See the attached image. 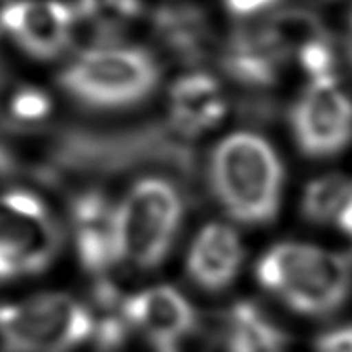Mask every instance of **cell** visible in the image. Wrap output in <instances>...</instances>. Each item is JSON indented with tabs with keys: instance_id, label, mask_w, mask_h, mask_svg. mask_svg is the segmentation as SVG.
<instances>
[{
	"instance_id": "6da1fadb",
	"label": "cell",
	"mask_w": 352,
	"mask_h": 352,
	"mask_svg": "<svg viewBox=\"0 0 352 352\" xmlns=\"http://www.w3.org/2000/svg\"><path fill=\"white\" fill-rule=\"evenodd\" d=\"M210 184L235 220L265 223L280 203L283 165L265 138L239 131L223 138L210 155Z\"/></svg>"
},
{
	"instance_id": "7a4b0ae2",
	"label": "cell",
	"mask_w": 352,
	"mask_h": 352,
	"mask_svg": "<svg viewBox=\"0 0 352 352\" xmlns=\"http://www.w3.org/2000/svg\"><path fill=\"white\" fill-rule=\"evenodd\" d=\"M256 276L265 290L311 316L333 313L352 286L351 265L343 256L298 243L273 246L258 263Z\"/></svg>"
},
{
	"instance_id": "3957f363",
	"label": "cell",
	"mask_w": 352,
	"mask_h": 352,
	"mask_svg": "<svg viewBox=\"0 0 352 352\" xmlns=\"http://www.w3.org/2000/svg\"><path fill=\"white\" fill-rule=\"evenodd\" d=\"M160 69L144 50L91 46L74 55L61 72V85L78 102L91 108H127L150 97Z\"/></svg>"
},
{
	"instance_id": "277c9868",
	"label": "cell",
	"mask_w": 352,
	"mask_h": 352,
	"mask_svg": "<svg viewBox=\"0 0 352 352\" xmlns=\"http://www.w3.org/2000/svg\"><path fill=\"white\" fill-rule=\"evenodd\" d=\"M182 220V197L163 178H144L116 207L118 256L137 269L165 260Z\"/></svg>"
},
{
	"instance_id": "5b68a950",
	"label": "cell",
	"mask_w": 352,
	"mask_h": 352,
	"mask_svg": "<svg viewBox=\"0 0 352 352\" xmlns=\"http://www.w3.org/2000/svg\"><path fill=\"white\" fill-rule=\"evenodd\" d=\"M89 307L69 294H40L0 307V339L6 352H69L93 337Z\"/></svg>"
},
{
	"instance_id": "8992f818",
	"label": "cell",
	"mask_w": 352,
	"mask_h": 352,
	"mask_svg": "<svg viewBox=\"0 0 352 352\" xmlns=\"http://www.w3.org/2000/svg\"><path fill=\"white\" fill-rule=\"evenodd\" d=\"M61 245L59 222L42 197L29 190L0 193V280L38 275Z\"/></svg>"
},
{
	"instance_id": "52a82bcc",
	"label": "cell",
	"mask_w": 352,
	"mask_h": 352,
	"mask_svg": "<svg viewBox=\"0 0 352 352\" xmlns=\"http://www.w3.org/2000/svg\"><path fill=\"white\" fill-rule=\"evenodd\" d=\"M294 137L311 157H331L352 138V100L336 78L311 82L292 114Z\"/></svg>"
},
{
	"instance_id": "ba28073f",
	"label": "cell",
	"mask_w": 352,
	"mask_h": 352,
	"mask_svg": "<svg viewBox=\"0 0 352 352\" xmlns=\"http://www.w3.org/2000/svg\"><path fill=\"white\" fill-rule=\"evenodd\" d=\"M78 14L65 0H10L0 12V29L23 54L57 59L74 40Z\"/></svg>"
},
{
	"instance_id": "9c48e42d",
	"label": "cell",
	"mask_w": 352,
	"mask_h": 352,
	"mask_svg": "<svg viewBox=\"0 0 352 352\" xmlns=\"http://www.w3.org/2000/svg\"><path fill=\"white\" fill-rule=\"evenodd\" d=\"M131 328L140 329L161 352H170L195 326L190 301L170 286H155L125 299Z\"/></svg>"
},
{
	"instance_id": "30bf717a",
	"label": "cell",
	"mask_w": 352,
	"mask_h": 352,
	"mask_svg": "<svg viewBox=\"0 0 352 352\" xmlns=\"http://www.w3.org/2000/svg\"><path fill=\"white\" fill-rule=\"evenodd\" d=\"M70 222L78 258L93 275H102L118 256L116 207L100 192L89 190L70 203Z\"/></svg>"
},
{
	"instance_id": "8fae6325",
	"label": "cell",
	"mask_w": 352,
	"mask_h": 352,
	"mask_svg": "<svg viewBox=\"0 0 352 352\" xmlns=\"http://www.w3.org/2000/svg\"><path fill=\"white\" fill-rule=\"evenodd\" d=\"M243 263V245L235 231L223 223H208L199 231L188 254L192 280L208 292L228 288Z\"/></svg>"
},
{
	"instance_id": "7c38bea8",
	"label": "cell",
	"mask_w": 352,
	"mask_h": 352,
	"mask_svg": "<svg viewBox=\"0 0 352 352\" xmlns=\"http://www.w3.org/2000/svg\"><path fill=\"white\" fill-rule=\"evenodd\" d=\"M228 104L214 78L193 72L176 80L170 87V118L182 135L195 137L222 122Z\"/></svg>"
},
{
	"instance_id": "4fadbf2b",
	"label": "cell",
	"mask_w": 352,
	"mask_h": 352,
	"mask_svg": "<svg viewBox=\"0 0 352 352\" xmlns=\"http://www.w3.org/2000/svg\"><path fill=\"white\" fill-rule=\"evenodd\" d=\"M228 352H284V337L260 309L241 303L231 311Z\"/></svg>"
},
{
	"instance_id": "5bb4252c",
	"label": "cell",
	"mask_w": 352,
	"mask_h": 352,
	"mask_svg": "<svg viewBox=\"0 0 352 352\" xmlns=\"http://www.w3.org/2000/svg\"><path fill=\"white\" fill-rule=\"evenodd\" d=\"M303 214L318 223H339L352 208V178L322 176L307 186L301 201Z\"/></svg>"
},
{
	"instance_id": "9a60e30c",
	"label": "cell",
	"mask_w": 352,
	"mask_h": 352,
	"mask_svg": "<svg viewBox=\"0 0 352 352\" xmlns=\"http://www.w3.org/2000/svg\"><path fill=\"white\" fill-rule=\"evenodd\" d=\"M137 0H84L82 2V19L93 23L102 31H116L137 16Z\"/></svg>"
},
{
	"instance_id": "2e32d148",
	"label": "cell",
	"mask_w": 352,
	"mask_h": 352,
	"mask_svg": "<svg viewBox=\"0 0 352 352\" xmlns=\"http://www.w3.org/2000/svg\"><path fill=\"white\" fill-rule=\"evenodd\" d=\"M8 114L19 125H34L50 114V100L38 89H23L10 99Z\"/></svg>"
},
{
	"instance_id": "e0dca14e",
	"label": "cell",
	"mask_w": 352,
	"mask_h": 352,
	"mask_svg": "<svg viewBox=\"0 0 352 352\" xmlns=\"http://www.w3.org/2000/svg\"><path fill=\"white\" fill-rule=\"evenodd\" d=\"M298 59L313 82L333 78V52L322 36L311 40L301 47L298 52Z\"/></svg>"
},
{
	"instance_id": "ac0fdd59",
	"label": "cell",
	"mask_w": 352,
	"mask_h": 352,
	"mask_svg": "<svg viewBox=\"0 0 352 352\" xmlns=\"http://www.w3.org/2000/svg\"><path fill=\"white\" fill-rule=\"evenodd\" d=\"M314 352H352V326L331 329L316 341Z\"/></svg>"
},
{
	"instance_id": "d6986e66",
	"label": "cell",
	"mask_w": 352,
	"mask_h": 352,
	"mask_svg": "<svg viewBox=\"0 0 352 352\" xmlns=\"http://www.w3.org/2000/svg\"><path fill=\"white\" fill-rule=\"evenodd\" d=\"M226 8L235 17H254L275 6L278 0H223Z\"/></svg>"
},
{
	"instance_id": "ffe728a7",
	"label": "cell",
	"mask_w": 352,
	"mask_h": 352,
	"mask_svg": "<svg viewBox=\"0 0 352 352\" xmlns=\"http://www.w3.org/2000/svg\"><path fill=\"white\" fill-rule=\"evenodd\" d=\"M16 167V161H14V155L10 152L6 144H4V140L0 138V176L10 175L12 170Z\"/></svg>"
},
{
	"instance_id": "44dd1931",
	"label": "cell",
	"mask_w": 352,
	"mask_h": 352,
	"mask_svg": "<svg viewBox=\"0 0 352 352\" xmlns=\"http://www.w3.org/2000/svg\"><path fill=\"white\" fill-rule=\"evenodd\" d=\"M346 54L352 63V16L349 19V27H346Z\"/></svg>"
}]
</instances>
